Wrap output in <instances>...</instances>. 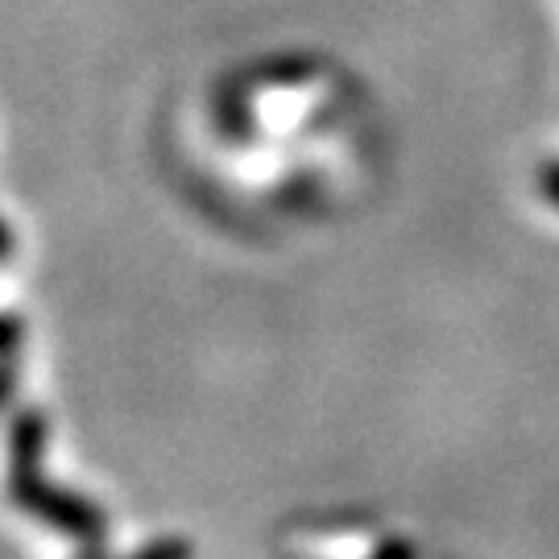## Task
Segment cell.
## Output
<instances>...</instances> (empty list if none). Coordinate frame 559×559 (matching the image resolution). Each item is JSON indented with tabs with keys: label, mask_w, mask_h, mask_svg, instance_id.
<instances>
[{
	"label": "cell",
	"mask_w": 559,
	"mask_h": 559,
	"mask_svg": "<svg viewBox=\"0 0 559 559\" xmlns=\"http://www.w3.org/2000/svg\"><path fill=\"white\" fill-rule=\"evenodd\" d=\"M13 394H17V365H13V357H0V411Z\"/></svg>",
	"instance_id": "3957f363"
},
{
	"label": "cell",
	"mask_w": 559,
	"mask_h": 559,
	"mask_svg": "<svg viewBox=\"0 0 559 559\" xmlns=\"http://www.w3.org/2000/svg\"><path fill=\"white\" fill-rule=\"evenodd\" d=\"M9 501L25 510L41 526L59 531L62 539L80 543V547H100L108 539V519L92 498H83L67 485H55L41 473V460H9Z\"/></svg>",
	"instance_id": "6da1fadb"
},
{
	"label": "cell",
	"mask_w": 559,
	"mask_h": 559,
	"mask_svg": "<svg viewBox=\"0 0 559 559\" xmlns=\"http://www.w3.org/2000/svg\"><path fill=\"white\" fill-rule=\"evenodd\" d=\"M187 551V543H150L145 547V556H182Z\"/></svg>",
	"instance_id": "277c9868"
},
{
	"label": "cell",
	"mask_w": 559,
	"mask_h": 559,
	"mask_svg": "<svg viewBox=\"0 0 559 559\" xmlns=\"http://www.w3.org/2000/svg\"><path fill=\"white\" fill-rule=\"evenodd\" d=\"M21 344H25V323H21V316L0 311V357H17Z\"/></svg>",
	"instance_id": "7a4b0ae2"
},
{
	"label": "cell",
	"mask_w": 559,
	"mask_h": 559,
	"mask_svg": "<svg viewBox=\"0 0 559 559\" xmlns=\"http://www.w3.org/2000/svg\"><path fill=\"white\" fill-rule=\"evenodd\" d=\"M13 258V228L0 221V265Z\"/></svg>",
	"instance_id": "5b68a950"
}]
</instances>
